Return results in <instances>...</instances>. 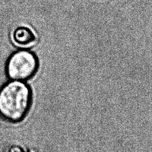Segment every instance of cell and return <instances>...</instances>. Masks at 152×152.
Listing matches in <instances>:
<instances>
[{
    "mask_svg": "<svg viewBox=\"0 0 152 152\" xmlns=\"http://www.w3.org/2000/svg\"><path fill=\"white\" fill-rule=\"evenodd\" d=\"M33 103L31 87L24 81L8 80L0 87V118L18 124L28 115Z\"/></svg>",
    "mask_w": 152,
    "mask_h": 152,
    "instance_id": "1",
    "label": "cell"
},
{
    "mask_svg": "<svg viewBox=\"0 0 152 152\" xmlns=\"http://www.w3.org/2000/svg\"><path fill=\"white\" fill-rule=\"evenodd\" d=\"M39 60L36 53L26 49H19L7 58L4 71L8 80L26 82L37 73Z\"/></svg>",
    "mask_w": 152,
    "mask_h": 152,
    "instance_id": "2",
    "label": "cell"
},
{
    "mask_svg": "<svg viewBox=\"0 0 152 152\" xmlns=\"http://www.w3.org/2000/svg\"><path fill=\"white\" fill-rule=\"evenodd\" d=\"M12 41L19 49H28L36 44V37H34L31 29L27 27L20 26L14 30Z\"/></svg>",
    "mask_w": 152,
    "mask_h": 152,
    "instance_id": "3",
    "label": "cell"
},
{
    "mask_svg": "<svg viewBox=\"0 0 152 152\" xmlns=\"http://www.w3.org/2000/svg\"><path fill=\"white\" fill-rule=\"evenodd\" d=\"M4 152H28L27 148H24L21 145L12 143L7 145L4 148Z\"/></svg>",
    "mask_w": 152,
    "mask_h": 152,
    "instance_id": "4",
    "label": "cell"
}]
</instances>
